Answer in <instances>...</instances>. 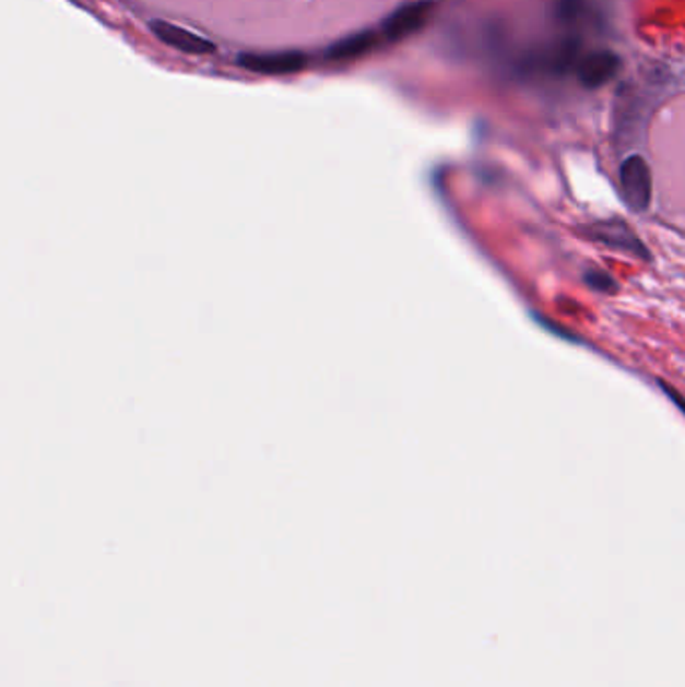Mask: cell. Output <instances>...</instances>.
Instances as JSON below:
<instances>
[{
	"label": "cell",
	"mask_w": 685,
	"mask_h": 687,
	"mask_svg": "<svg viewBox=\"0 0 685 687\" xmlns=\"http://www.w3.org/2000/svg\"><path fill=\"white\" fill-rule=\"evenodd\" d=\"M587 236L595 241H601L605 246H613L615 250L629 251L634 256H641L648 260L649 253L643 248V244L631 234V229L623 222H599L595 225H589L586 229Z\"/></svg>",
	"instance_id": "4"
},
{
	"label": "cell",
	"mask_w": 685,
	"mask_h": 687,
	"mask_svg": "<svg viewBox=\"0 0 685 687\" xmlns=\"http://www.w3.org/2000/svg\"><path fill=\"white\" fill-rule=\"evenodd\" d=\"M586 282L591 288L599 289V292H613L615 289L613 280L603 272H587Z\"/></svg>",
	"instance_id": "10"
},
{
	"label": "cell",
	"mask_w": 685,
	"mask_h": 687,
	"mask_svg": "<svg viewBox=\"0 0 685 687\" xmlns=\"http://www.w3.org/2000/svg\"><path fill=\"white\" fill-rule=\"evenodd\" d=\"M619 69V57L610 50H598L587 55L586 59L579 63L577 75L579 81L589 88H598L605 85L611 76Z\"/></svg>",
	"instance_id": "6"
},
{
	"label": "cell",
	"mask_w": 685,
	"mask_h": 687,
	"mask_svg": "<svg viewBox=\"0 0 685 687\" xmlns=\"http://www.w3.org/2000/svg\"><path fill=\"white\" fill-rule=\"evenodd\" d=\"M433 7H435L433 2L423 0V2L406 4V7H402L399 11L390 14L387 21H385V25H382V31H385L388 40L397 43V40H402V38L411 37L414 33H418L426 25V21L430 19Z\"/></svg>",
	"instance_id": "3"
},
{
	"label": "cell",
	"mask_w": 685,
	"mask_h": 687,
	"mask_svg": "<svg viewBox=\"0 0 685 687\" xmlns=\"http://www.w3.org/2000/svg\"><path fill=\"white\" fill-rule=\"evenodd\" d=\"M150 26L155 37L174 49L191 52V55H208V52L215 50L212 40L198 37L181 26L169 25L165 21H153Z\"/></svg>",
	"instance_id": "5"
},
{
	"label": "cell",
	"mask_w": 685,
	"mask_h": 687,
	"mask_svg": "<svg viewBox=\"0 0 685 687\" xmlns=\"http://www.w3.org/2000/svg\"><path fill=\"white\" fill-rule=\"evenodd\" d=\"M237 64L248 69L251 73H262V75H292L298 73L306 64V55L287 50V52H244L237 57Z\"/></svg>",
	"instance_id": "2"
},
{
	"label": "cell",
	"mask_w": 685,
	"mask_h": 687,
	"mask_svg": "<svg viewBox=\"0 0 685 687\" xmlns=\"http://www.w3.org/2000/svg\"><path fill=\"white\" fill-rule=\"evenodd\" d=\"M586 7V0H555V11L560 21H575Z\"/></svg>",
	"instance_id": "9"
},
{
	"label": "cell",
	"mask_w": 685,
	"mask_h": 687,
	"mask_svg": "<svg viewBox=\"0 0 685 687\" xmlns=\"http://www.w3.org/2000/svg\"><path fill=\"white\" fill-rule=\"evenodd\" d=\"M376 37L374 33H358L352 37L342 38L334 43L330 49L326 50V59L328 61H350L362 57L364 52L373 49Z\"/></svg>",
	"instance_id": "7"
},
{
	"label": "cell",
	"mask_w": 685,
	"mask_h": 687,
	"mask_svg": "<svg viewBox=\"0 0 685 687\" xmlns=\"http://www.w3.org/2000/svg\"><path fill=\"white\" fill-rule=\"evenodd\" d=\"M577 55H579V40H575V38L565 40L548 55L545 67L553 73H567L577 61Z\"/></svg>",
	"instance_id": "8"
},
{
	"label": "cell",
	"mask_w": 685,
	"mask_h": 687,
	"mask_svg": "<svg viewBox=\"0 0 685 687\" xmlns=\"http://www.w3.org/2000/svg\"><path fill=\"white\" fill-rule=\"evenodd\" d=\"M623 200L629 210L643 212L651 203V171L646 159L639 155L627 157L619 169Z\"/></svg>",
	"instance_id": "1"
}]
</instances>
